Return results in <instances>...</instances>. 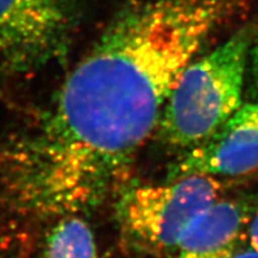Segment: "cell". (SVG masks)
Segmentation results:
<instances>
[{
	"label": "cell",
	"instance_id": "cell-10",
	"mask_svg": "<svg viewBox=\"0 0 258 258\" xmlns=\"http://www.w3.org/2000/svg\"><path fill=\"white\" fill-rule=\"evenodd\" d=\"M230 258H258V250H254L252 247H247V249L240 251L238 250Z\"/></svg>",
	"mask_w": 258,
	"mask_h": 258
},
{
	"label": "cell",
	"instance_id": "cell-7",
	"mask_svg": "<svg viewBox=\"0 0 258 258\" xmlns=\"http://www.w3.org/2000/svg\"><path fill=\"white\" fill-rule=\"evenodd\" d=\"M43 258H99L90 226L76 215H66L51 227Z\"/></svg>",
	"mask_w": 258,
	"mask_h": 258
},
{
	"label": "cell",
	"instance_id": "cell-4",
	"mask_svg": "<svg viewBox=\"0 0 258 258\" xmlns=\"http://www.w3.org/2000/svg\"><path fill=\"white\" fill-rule=\"evenodd\" d=\"M80 15L82 0H0V64L22 72L59 59Z\"/></svg>",
	"mask_w": 258,
	"mask_h": 258
},
{
	"label": "cell",
	"instance_id": "cell-5",
	"mask_svg": "<svg viewBox=\"0 0 258 258\" xmlns=\"http://www.w3.org/2000/svg\"><path fill=\"white\" fill-rule=\"evenodd\" d=\"M258 170V102L241 105L212 137L186 150L167 179L190 175L241 176Z\"/></svg>",
	"mask_w": 258,
	"mask_h": 258
},
{
	"label": "cell",
	"instance_id": "cell-6",
	"mask_svg": "<svg viewBox=\"0 0 258 258\" xmlns=\"http://www.w3.org/2000/svg\"><path fill=\"white\" fill-rule=\"evenodd\" d=\"M254 211L250 200L219 199L182 238L176 250L177 258L232 257Z\"/></svg>",
	"mask_w": 258,
	"mask_h": 258
},
{
	"label": "cell",
	"instance_id": "cell-3",
	"mask_svg": "<svg viewBox=\"0 0 258 258\" xmlns=\"http://www.w3.org/2000/svg\"><path fill=\"white\" fill-rule=\"evenodd\" d=\"M217 177L190 175L163 185H132L116 203V217L132 246L150 254L176 251L194 222L220 199Z\"/></svg>",
	"mask_w": 258,
	"mask_h": 258
},
{
	"label": "cell",
	"instance_id": "cell-2",
	"mask_svg": "<svg viewBox=\"0 0 258 258\" xmlns=\"http://www.w3.org/2000/svg\"><path fill=\"white\" fill-rule=\"evenodd\" d=\"M253 35L243 29L183 71L164 106L157 134L172 147L192 148L241 106Z\"/></svg>",
	"mask_w": 258,
	"mask_h": 258
},
{
	"label": "cell",
	"instance_id": "cell-9",
	"mask_svg": "<svg viewBox=\"0 0 258 258\" xmlns=\"http://www.w3.org/2000/svg\"><path fill=\"white\" fill-rule=\"evenodd\" d=\"M250 56H251V67H252L254 88H256L257 93H258V37L256 41H253L252 47H251Z\"/></svg>",
	"mask_w": 258,
	"mask_h": 258
},
{
	"label": "cell",
	"instance_id": "cell-1",
	"mask_svg": "<svg viewBox=\"0 0 258 258\" xmlns=\"http://www.w3.org/2000/svg\"><path fill=\"white\" fill-rule=\"evenodd\" d=\"M241 0H128L31 134L0 154L5 201L35 217L92 207L159 124L170 92Z\"/></svg>",
	"mask_w": 258,
	"mask_h": 258
},
{
	"label": "cell",
	"instance_id": "cell-11",
	"mask_svg": "<svg viewBox=\"0 0 258 258\" xmlns=\"http://www.w3.org/2000/svg\"><path fill=\"white\" fill-rule=\"evenodd\" d=\"M0 258H8V257H0Z\"/></svg>",
	"mask_w": 258,
	"mask_h": 258
},
{
	"label": "cell",
	"instance_id": "cell-8",
	"mask_svg": "<svg viewBox=\"0 0 258 258\" xmlns=\"http://www.w3.org/2000/svg\"><path fill=\"white\" fill-rule=\"evenodd\" d=\"M243 240L246 241L247 247L258 250V209L254 211L249 224L245 228Z\"/></svg>",
	"mask_w": 258,
	"mask_h": 258
}]
</instances>
